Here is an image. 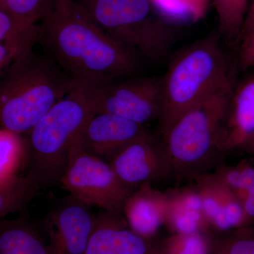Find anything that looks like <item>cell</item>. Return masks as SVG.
Masks as SVG:
<instances>
[{
  "instance_id": "30bf717a",
  "label": "cell",
  "mask_w": 254,
  "mask_h": 254,
  "mask_svg": "<svg viewBox=\"0 0 254 254\" xmlns=\"http://www.w3.org/2000/svg\"><path fill=\"white\" fill-rule=\"evenodd\" d=\"M145 125L108 113H94L75 142L85 151L110 161L133 142L148 136Z\"/></svg>"
},
{
  "instance_id": "d6a6232c",
  "label": "cell",
  "mask_w": 254,
  "mask_h": 254,
  "mask_svg": "<svg viewBox=\"0 0 254 254\" xmlns=\"http://www.w3.org/2000/svg\"></svg>"
},
{
  "instance_id": "484cf974",
  "label": "cell",
  "mask_w": 254,
  "mask_h": 254,
  "mask_svg": "<svg viewBox=\"0 0 254 254\" xmlns=\"http://www.w3.org/2000/svg\"><path fill=\"white\" fill-rule=\"evenodd\" d=\"M240 44L238 64L240 69L246 71L254 67V33H250L238 41Z\"/></svg>"
},
{
  "instance_id": "8fae6325",
  "label": "cell",
  "mask_w": 254,
  "mask_h": 254,
  "mask_svg": "<svg viewBox=\"0 0 254 254\" xmlns=\"http://www.w3.org/2000/svg\"><path fill=\"white\" fill-rule=\"evenodd\" d=\"M110 164L120 180L133 189L158 181L171 173L163 146L150 135L127 145Z\"/></svg>"
},
{
  "instance_id": "5b68a950",
  "label": "cell",
  "mask_w": 254,
  "mask_h": 254,
  "mask_svg": "<svg viewBox=\"0 0 254 254\" xmlns=\"http://www.w3.org/2000/svg\"><path fill=\"white\" fill-rule=\"evenodd\" d=\"M233 86L219 88L182 113L162 132L161 145L171 172L190 173L215 150H222Z\"/></svg>"
},
{
  "instance_id": "7a4b0ae2",
  "label": "cell",
  "mask_w": 254,
  "mask_h": 254,
  "mask_svg": "<svg viewBox=\"0 0 254 254\" xmlns=\"http://www.w3.org/2000/svg\"><path fill=\"white\" fill-rule=\"evenodd\" d=\"M0 85L1 128L29 133L71 91L72 78L50 57L32 50L4 71Z\"/></svg>"
},
{
  "instance_id": "f1b7e54d",
  "label": "cell",
  "mask_w": 254,
  "mask_h": 254,
  "mask_svg": "<svg viewBox=\"0 0 254 254\" xmlns=\"http://www.w3.org/2000/svg\"><path fill=\"white\" fill-rule=\"evenodd\" d=\"M246 216L250 225L254 221V187L242 202Z\"/></svg>"
},
{
  "instance_id": "e0dca14e",
  "label": "cell",
  "mask_w": 254,
  "mask_h": 254,
  "mask_svg": "<svg viewBox=\"0 0 254 254\" xmlns=\"http://www.w3.org/2000/svg\"><path fill=\"white\" fill-rule=\"evenodd\" d=\"M0 254H52L38 232L22 219L3 220L0 228Z\"/></svg>"
},
{
  "instance_id": "ba28073f",
  "label": "cell",
  "mask_w": 254,
  "mask_h": 254,
  "mask_svg": "<svg viewBox=\"0 0 254 254\" xmlns=\"http://www.w3.org/2000/svg\"><path fill=\"white\" fill-rule=\"evenodd\" d=\"M80 86L95 113L112 114L143 125L161 115L162 78L133 76L98 86Z\"/></svg>"
},
{
  "instance_id": "ffe728a7",
  "label": "cell",
  "mask_w": 254,
  "mask_h": 254,
  "mask_svg": "<svg viewBox=\"0 0 254 254\" xmlns=\"http://www.w3.org/2000/svg\"><path fill=\"white\" fill-rule=\"evenodd\" d=\"M218 21L219 33L230 41H238L250 0H213Z\"/></svg>"
},
{
  "instance_id": "5bb4252c",
  "label": "cell",
  "mask_w": 254,
  "mask_h": 254,
  "mask_svg": "<svg viewBox=\"0 0 254 254\" xmlns=\"http://www.w3.org/2000/svg\"><path fill=\"white\" fill-rule=\"evenodd\" d=\"M168 208V195L146 184L128 197L123 211L130 228L143 238L151 240L165 224Z\"/></svg>"
},
{
  "instance_id": "9a60e30c",
  "label": "cell",
  "mask_w": 254,
  "mask_h": 254,
  "mask_svg": "<svg viewBox=\"0 0 254 254\" xmlns=\"http://www.w3.org/2000/svg\"><path fill=\"white\" fill-rule=\"evenodd\" d=\"M254 138V76L234 88L227 115L222 151L245 148Z\"/></svg>"
},
{
  "instance_id": "4dcf8cb0",
  "label": "cell",
  "mask_w": 254,
  "mask_h": 254,
  "mask_svg": "<svg viewBox=\"0 0 254 254\" xmlns=\"http://www.w3.org/2000/svg\"><path fill=\"white\" fill-rule=\"evenodd\" d=\"M245 148L248 150L251 154L254 155V138L250 142V143H248V144L246 145Z\"/></svg>"
},
{
  "instance_id": "4fadbf2b",
  "label": "cell",
  "mask_w": 254,
  "mask_h": 254,
  "mask_svg": "<svg viewBox=\"0 0 254 254\" xmlns=\"http://www.w3.org/2000/svg\"><path fill=\"white\" fill-rule=\"evenodd\" d=\"M198 190L210 227L227 232L250 226L242 201L213 177L200 178Z\"/></svg>"
},
{
  "instance_id": "f546056e",
  "label": "cell",
  "mask_w": 254,
  "mask_h": 254,
  "mask_svg": "<svg viewBox=\"0 0 254 254\" xmlns=\"http://www.w3.org/2000/svg\"><path fill=\"white\" fill-rule=\"evenodd\" d=\"M71 0H56V9L66 7L71 3Z\"/></svg>"
},
{
  "instance_id": "8992f818",
  "label": "cell",
  "mask_w": 254,
  "mask_h": 254,
  "mask_svg": "<svg viewBox=\"0 0 254 254\" xmlns=\"http://www.w3.org/2000/svg\"><path fill=\"white\" fill-rule=\"evenodd\" d=\"M119 43L152 60L163 58L175 30L153 0H82L78 4Z\"/></svg>"
},
{
  "instance_id": "cb8c5ba5",
  "label": "cell",
  "mask_w": 254,
  "mask_h": 254,
  "mask_svg": "<svg viewBox=\"0 0 254 254\" xmlns=\"http://www.w3.org/2000/svg\"><path fill=\"white\" fill-rule=\"evenodd\" d=\"M1 9L23 22L35 24L56 9V0H1Z\"/></svg>"
},
{
  "instance_id": "603a6c76",
  "label": "cell",
  "mask_w": 254,
  "mask_h": 254,
  "mask_svg": "<svg viewBox=\"0 0 254 254\" xmlns=\"http://www.w3.org/2000/svg\"><path fill=\"white\" fill-rule=\"evenodd\" d=\"M213 242L207 233L173 234L164 240L158 252L160 254H210Z\"/></svg>"
},
{
  "instance_id": "1f68e13d",
  "label": "cell",
  "mask_w": 254,
  "mask_h": 254,
  "mask_svg": "<svg viewBox=\"0 0 254 254\" xmlns=\"http://www.w3.org/2000/svg\"><path fill=\"white\" fill-rule=\"evenodd\" d=\"M159 254V253H158V252H155V254Z\"/></svg>"
},
{
  "instance_id": "7402d4cb",
  "label": "cell",
  "mask_w": 254,
  "mask_h": 254,
  "mask_svg": "<svg viewBox=\"0 0 254 254\" xmlns=\"http://www.w3.org/2000/svg\"><path fill=\"white\" fill-rule=\"evenodd\" d=\"M242 202L254 187V165L242 162L236 166L227 167L210 175Z\"/></svg>"
},
{
  "instance_id": "4316f807",
  "label": "cell",
  "mask_w": 254,
  "mask_h": 254,
  "mask_svg": "<svg viewBox=\"0 0 254 254\" xmlns=\"http://www.w3.org/2000/svg\"><path fill=\"white\" fill-rule=\"evenodd\" d=\"M164 9H187L195 16L203 14L205 9L206 0H161Z\"/></svg>"
},
{
  "instance_id": "d6986e66",
  "label": "cell",
  "mask_w": 254,
  "mask_h": 254,
  "mask_svg": "<svg viewBox=\"0 0 254 254\" xmlns=\"http://www.w3.org/2000/svg\"><path fill=\"white\" fill-rule=\"evenodd\" d=\"M28 141L15 132L0 131V181L18 175L27 164Z\"/></svg>"
},
{
  "instance_id": "6da1fadb",
  "label": "cell",
  "mask_w": 254,
  "mask_h": 254,
  "mask_svg": "<svg viewBox=\"0 0 254 254\" xmlns=\"http://www.w3.org/2000/svg\"><path fill=\"white\" fill-rule=\"evenodd\" d=\"M41 26L39 43L76 84L98 86L138 72V54L105 33L78 4L55 9Z\"/></svg>"
},
{
  "instance_id": "ac0fdd59",
  "label": "cell",
  "mask_w": 254,
  "mask_h": 254,
  "mask_svg": "<svg viewBox=\"0 0 254 254\" xmlns=\"http://www.w3.org/2000/svg\"><path fill=\"white\" fill-rule=\"evenodd\" d=\"M43 188L34 177L16 175L0 181V215L19 213Z\"/></svg>"
},
{
  "instance_id": "44dd1931",
  "label": "cell",
  "mask_w": 254,
  "mask_h": 254,
  "mask_svg": "<svg viewBox=\"0 0 254 254\" xmlns=\"http://www.w3.org/2000/svg\"><path fill=\"white\" fill-rule=\"evenodd\" d=\"M168 196L169 208L165 224L173 234L207 233L210 225L203 211L190 208Z\"/></svg>"
},
{
  "instance_id": "9c48e42d",
  "label": "cell",
  "mask_w": 254,
  "mask_h": 254,
  "mask_svg": "<svg viewBox=\"0 0 254 254\" xmlns=\"http://www.w3.org/2000/svg\"><path fill=\"white\" fill-rule=\"evenodd\" d=\"M91 205L70 194L49 214L46 229L52 254H85L95 224Z\"/></svg>"
},
{
  "instance_id": "7c38bea8",
  "label": "cell",
  "mask_w": 254,
  "mask_h": 254,
  "mask_svg": "<svg viewBox=\"0 0 254 254\" xmlns=\"http://www.w3.org/2000/svg\"><path fill=\"white\" fill-rule=\"evenodd\" d=\"M157 252L150 240L133 232L120 213L105 210L95 217L94 230L85 254H153Z\"/></svg>"
},
{
  "instance_id": "2e32d148",
  "label": "cell",
  "mask_w": 254,
  "mask_h": 254,
  "mask_svg": "<svg viewBox=\"0 0 254 254\" xmlns=\"http://www.w3.org/2000/svg\"><path fill=\"white\" fill-rule=\"evenodd\" d=\"M42 26L23 22L0 9V71L1 74L33 50L40 42Z\"/></svg>"
},
{
  "instance_id": "d4e9b609",
  "label": "cell",
  "mask_w": 254,
  "mask_h": 254,
  "mask_svg": "<svg viewBox=\"0 0 254 254\" xmlns=\"http://www.w3.org/2000/svg\"><path fill=\"white\" fill-rule=\"evenodd\" d=\"M210 254H254V227L240 229L213 242Z\"/></svg>"
},
{
  "instance_id": "277c9868",
  "label": "cell",
  "mask_w": 254,
  "mask_h": 254,
  "mask_svg": "<svg viewBox=\"0 0 254 254\" xmlns=\"http://www.w3.org/2000/svg\"><path fill=\"white\" fill-rule=\"evenodd\" d=\"M94 113L83 88L73 83L28 133L27 174L42 187L60 183L71 148Z\"/></svg>"
},
{
  "instance_id": "3957f363",
  "label": "cell",
  "mask_w": 254,
  "mask_h": 254,
  "mask_svg": "<svg viewBox=\"0 0 254 254\" xmlns=\"http://www.w3.org/2000/svg\"><path fill=\"white\" fill-rule=\"evenodd\" d=\"M230 82L218 35H210L182 50L162 78L161 133L186 110Z\"/></svg>"
},
{
  "instance_id": "83f0119b",
  "label": "cell",
  "mask_w": 254,
  "mask_h": 254,
  "mask_svg": "<svg viewBox=\"0 0 254 254\" xmlns=\"http://www.w3.org/2000/svg\"><path fill=\"white\" fill-rule=\"evenodd\" d=\"M252 33H254V0H252L251 2L250 9H249L238 41H240V38Z\"/></svg>"
},
{
  "instance_id": "52a82bcc",
  "label": "cell",
  "mask_w": 254,
  "mask_h": 254,
  "mask_svg": "<svg viewBox=\"0 0 254 254\" xmlns=\"http://www.w3.org/2000/svg\"><path fill=\"white\" fill-rule=\"evenodd\" d=\"M60 183L70 194L88 205L118 213L123 211L135 190L120 180L110 163L76 143L70 151Z\"/></svg>"
}]
</instances>
